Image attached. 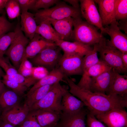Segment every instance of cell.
Instances as JSON below:
<instances>
[{"mask_svg": "<svg viewBox=\"0 0 127 127\" xmlns=\"http://www.w3.org/2000/svg\"><path fill=\"white\" fill-rule=\"evenodd\" d=\"M49 20L54 29L60 36L61 40L70 41H72L73 18L69 17L63 19Z\"/></svg>", "mask_w": 127, "mask_h": 127, "instance_id": "ac0fdd59", "label": "cell"}, {"mask_svg": "<svg viewBox=\"0 0 127 127\" xmlns=\"http://www.w3.org/2000/svg\"><path fill=\"white\" fill-rule=\"evenodd\" d=\"M64 1L71 5V6L74 8L76 9H80V5L79 4V0H64Z\"/></svg>", "mask_w": 127, "mask_h": 127, "instance_id": "7bdbcfd3", "label": "cell"}, {"mask_svg": "<svg viewBox=\"0 0 127 127\" xmlns=\"http://www.w3.org/2000/svg\"><path fill=\"white\" fill-rule=\"evenodd\" d=\"M36 33L51 43H55L57 40H61L60 36L48 20L42 21L37 25Z\"/></svg>", "mask_w": 127, "mask_h": 127, "instance_id": "d4e9b609", "label": "cell"}, {"mask_svg": "<svg viewBox=\"0 0 127 127\" xmlns=\"http://www.w3.org/2000/svg\"><path fill=\"white\" fill-rule=\"evenodd\" d=\"M118 27L120 30H123L127 33V19L119 20L118 22Z\"/></svg>", "mask_w": 127, "mask_h": 127, "instance_id": "b9f144b4", "label": "cell"}, {"mask_svg": "<svg viewBox=\"0 0 127 127\" xmlns=\"http://www.w3.org/2000/svg\"></svg>", "mask_w": 127, "mask_h": 127, "instance_id": "f907efd6", "label": "cell"}, {"mask_svg": "<svg viewBox=\"0 0 127 127\" xmlns=\"http://www.w3.org/2000/svg\"><path fill=\"white\" fill-rule=\"evenodd\" d=\"M64 76L58 67H56L36 83L30 89L27 95L30 94L41 87L47 85H52L57 82H60L63 80Z\"/></svg>", "mask_w": 127, "mask_h": 127, "instance_id": "cb8c5ba5", "label": "cell"}, {"mask_svg": "<svg viewBox=\"0 0 127 127\" xmlns=\"http://www.w3.org/2000/svg\"><path fill=\"white\" fill-rule=\"evenodd\" d=\"M60 1L58 0H36L32 10L37 11L41 8L47 9Z\"/></svg>", "mask_w": 127, "mask_h": 127, "instance_id": "8d00e7d4", "label": "cell"}, {"mask_svg": "<svg viewBox=\"0 0 127 127\" xmlns=\"http://www.w3.org/2000/svg\"><path fill=\"white\" fill-rule=\"evenodd\" d=\"M36 0H16L18 3L21 12L28 11V9H33Z\"/></svg>", "mask_w": 127, "mask_h": 127, "instance_id": "60d3db41", "label": "cell"}, {"mask_svg": "<svg viewBox=\"0 0 127 127\" xmlns=\"http://www.w3.org/2000/svg\"><path fill=\"white\" fill-rule=\"evenodd\" d=\"M110 85L106 93L108 95L127 96V76L120 75L115 69Z\"/></svg>", "mask_w": 127, "mask_h": 127, "instance_id": "e0dca14e", "label": "cell"}, {"mask_svg": "<svg viewBox=\"0 0 127 127\" xmlns=\"http://www.w3.org/2000/svg\"><path fill=\"white\" fill-rule=\"evenodd\" d=\"M14 40L5 54L11 60L14 67L18 68L24 56L26 48L30 40L24 35L18 24L15 30Z\"/></svg>", "mask_w": 127, "mask_h": 127, "instance_id": "8992f818", "label": "cell"}, {"mask_svg": "<svg viewBox=\"0 0 127 127\" xmlns=\"http://www.w3.org/2000/svg\"><path fill=\"white\" fill-rule=\"evenodd\" d=\"M84 103L73 95L67 89L63 95L61 102L62 112L74 114L84 108Z\"/></svg>", "mask_w": 127, "mask_h": 127, "instance_id": "d6986e66", "label": "cell"}, {"mask_svg": "<svg viewBox=\"0 0 127 127\" xmlns=\"http://www.w3.org/2000/svg\"><path fill=\"white\" fill-rule=\"evenodd\" d=\"M31 111L34 112L40 127H56L62 112L50 110L37 109Z\"/></svg>", "mask_w": 127, "mask_h": 127, "instance_id": "2e32d148", "label": "cell"}, {"mask_svg": "<svg viewBox=\"0 0 127 127\" xmlns=\"http://www.w3.org/2000/svg\"><path fill=\"white\" fill-rule=\"evenodd\" d=\"M49 72L47 69L42 66L33 67L32 77L38 81L46 76Z\"/></svg>", "mask_w": 127, "mask_h": 127, "instance_id": "f35d334b", "label": "cell"}, {"mask_svg": "<svg viewBox=\"0 0 127 127\" xmlns=\"http://www.w3.org/2000/svg\"><path fill=\"white\" fill-rule=\"evenodd\" d=\"M1 113H2V111H1L0 108V116H1Z\"/></svg>", "mask_w": 127, "mask_h": 127, "instance_id": "681fc988", "label": "cell"}, {"mask_svg": "<svg viewBox=\"0 0 127 127\" xmlns=\"http://www.w3.org/2000/svg\"><path fill=\"white\" fill-rule=\"evenodd\" d=\"M64 77V81L69 87V92L82 101L87 107L89 112L95 116L114 108L127 107V96L93 92L79 87L68 77L65 76Z\"/></svg>", "mask_w": 127, "mask_h": 127, "instance_id": "6da1fadb", "label": "cell"}, {"mask_svg": "<svg viewBox=\"0 0 127 127\" xmlns=\"http://www.w3.org/2000/svg\"><path fill=\"white\" fill-rule=\"evenodd\" d=\"M61 49L56 44L48 47L33 58V63L44 67L50 71L57 67L62 55Z\"/></svg>", "mask_w": 127, "mask_h": 127, "instance_id": "52a82bcc", "label": "cell"}, {"mask_svg": "<svg viewBox=\"0 0 127 127\" xmlns=\"http://www.w3.org/2000/svg\"><path fill=\"white\" fill-rule=\"evenodd\" d=\"M24 55L17 71L18 73L26 77H32L33 67L31 63Z\"/></svg>", "mask_w": 127, "mask_h": 127, "instance_id": "d6a6232c", "label": "cell"}, {"mask_svg": "<svg viewBox=\"0 0 127 127\" xmlns=\"http://www.w3.org/2000/svg\"><path fill=\"white\" fill-rule=\"evenodd\" d=\"M52 85H47L41 87L30 94L26 95L24 103L29 108L41 99L48 91Z\"/></svg>", "mask_w": 127, "mask_h": 127, "instance_id": "4316f807", "label": "cell"}, {"mask_svg": "<svg viewBox=\"0 0 127 127\" xmlns=\"http://www.w3.org/2000/svg\"><path fill=\"white\" fill-rule=\"evenodd\" d=\"M60 82L52 86L44 96L29 108V111L37 109L50 110L61 111V102L63 94L67 89Z\"/></svg>", "mask_w": 127, "mask_h": 127, "instance_id": "277c9868", "label": "cell"}, {"mask_svg": "<svg viewBox=\"0 0 127 127\" xmlns=\"http://www.w3.org/2000/svg\"><path fill=\"white\" fill-rule=\"evenodd\" d=\"M87 113L84 108L74 114L62 112L60 119L56 127H86L85 118Z\"/></svg>", "mask_w": 127, "mask_h": 127, "instance_id": "9a60e30c", "label": "cell"}, {"mask_svg": "<svg viewBox=\"0 0 127 127\" xmlns=\"http://www.w3.org/2000/svg\"><path fill=\"white\" fill-rule=\"evenodd\" d=\"M21 15L20 29L30 40L36 33L37 25L34 15L28 11L22 12Z\"/></svg>", "mask_w": 127, "mask_h": 127, "instance_id": "603a6c76", "label": "cell"}, {"mask_svg": "<svg viewBox=\"0 0 127 127\" xmlns=\"http://www.w3.org/2000/svg\"><path fill=\"white\" fill-rule=\"evenodd\" d=\"M121 58L125 67L127 69V52H122Z\"/></svg>", "mask_w": 127, "mask_h": 127, "instance_id": "ee69618b", "label": "cell"}, {"mask_svg": "<svg viewBox=\"0 0 127 127\" xmlns=\"http://www.w3.org/2000/svg\"><path fill=\"white\" fill-rule=\"evenodd\" d=\"M113 75L111 68L96 77L90 78L88 90L93 92L106 94L111 83Z\"/></svg>", "mask_w": 127, "mask_h": 127, "instance_id": "4fadbf2b", "label": "cell"}, {"mask_svg": "<svg viewBox=\"0 0 127 127\" xmlns=\"http://www.w3.org/2000/svg\"><path fill=\"white\" fill-rule=\"evenodd\" d=\"M5 75L0 67V79H1L2 77H3Z\"/></svg>", "mask_w": 127, "mask_h": 127, "instance_id": "c3c4849f", "label": "cell"}, {"mask_svg": "<svg viewBox=\"0 0 127 127\" xmlns=\"http://www.w3.org/2000/svg\"><path fill=\"white\" fill-rule=\"evenodd\" d=\"M15 32H10L0 37V57H3L14 39Z\"/></svg>", "mask_w": 127, "mask_h": 127, "instance_id": "f546056e", "label": "cell"}, {"mask_svg": "<svg viewBox=\"0 0 127 127\" xmlns=\"http://www.w3.org/2000/svg\"><path fill=\"white\" fill-rule=\"evenodd\" d=\"M5 8L8 17L10 19L17 17L20 15V9L16 0H8Z\"/></svg>", "mask_w": 127, "mask_h": 127, "instance_id": "4dcf8cb0", "label": "cell"}, {"mask_svg": "<svg viewBox=\"0 0 127 127\" xmlns=\"http://www.w3.org/2000/svg\"><path fill=\"white\" fill-rule=\"evenodd\" d=\"M20 126V127H40L32 111H29L26 118Z\"/></svg>", "mask_w": 127, "mask_h": 127, "instance_id": "e575fe53", "label": "cell"}, {"mask_svg": "<svg viewBox=\"0 0 127 127\" xmlns=\"http://www.w3.org/2000/svg\"><path fill=\"white\" fill-rule=\"evenodd\" d=\"M29 111V108L25 103H19L12 108L2 112L0 119L8 123L14 127L20 125Z\"/></svg>", "mask_w": 127, "mask_h": 127, "instance_id": "8fae6325", "label": "cell"}, {"mask_svg": "<svg viewBox=\"0 0 127 127\" xmlns=\"http://www.w3.org/2000/svg\"><path fill=\"white\" fill-rule=\"evenodd\" d=\"M0 127H14L10 124L7 122L0 120Z\"/></svg>", "mask_w": 127, "mask_h": 127, "instance_id": "bcb514c9", "label": "cell"}, {"mask_svg": "<svg viewBox=\"0 0 127 127\" xmlns=\"http://www.w3.org/2000/svg\"><path fill=\"white\" fill-rule=\"evenodd\" d=\"M20 96L12 90H5L0 95V108L2 112L20 103Z\"/></svg>", "mask_w": 127, "mask_h": 127, "instance_id": "484cf974", "label": "cell"}, {"mask_svg": "<svg viewBox=\"0 0 127 127\" xmlns=\"http://www.w3.org/2000/svg\"><path fill=\"white\" fill-rule=\"evenodd\" d=\"M2 81L4 85L20 97L24 95L28 88L25 86L8 80L3 79Z\"/></svg>", "mask_w": 127, "mask_h": 127, "instance_id": "836d02e7", "label": "cell"}, {"mask_svg": "<svg viewBox=\"0 0 127 127\" xmlns=\"http://www.w3.org/2000/svg\"><path fill=\"white\" fill-rule=\"evenodd\" d=\"M64 52L72 53L83 57L93 49V46L85 45L78 42L58 40L55 42Z\"/></svg>", "mask_w": 127, "mask_h": 127, "instance_id": "7402d4cb", "label": "cell"}, {"mask_svg": "<svg viewBox=\"0 0 127 127\" xmlns=\"http://www.w3.org/2000/svg\"><path fill=\"white\" fill-rule=\"evenodd\" d=\"M79 1L81 16L87 23L99 29L102 34L105 33L104 28L102 25L100 15L94 0H80Z\"/></svg>", "mask_w": 127, "mask_h": 127, "instance_id": "9c48e42d", "label": "cell"}, {"mask_svg": "<svg viewBox=\"0 0 127 127\" xmlns=\"http://www.w3.org/2000/svg\"><path fill=\"white\" fill-rule=\"evenodd\" d=\"M36 24L52 20H58L70 17L73 18L81 17L80 9L75 8L60 1L52 8L38 10L34 14Z\"/></svg>", "mask_w": 127, "mask_h": 127, "instance_id": "3957f363", "label": "cell"}, {"mask_svg": "<svg viewBox=\"0 0 127 127\" xmlns=\"http://www.w3.org/2000/svg\"><path fill=\"white\" fill-rule=\"evenodd\" d=\"M83 57L74 54L64 52L57 67L65 75L68 77L74 75H82Z\"/></svg>", "mask_w": 127, "mask_h": 127, "instance_id": "ba28073f", "label": "cell"}, {"mask_svg": "<svg viewBox=\"0 0 127 127\" xmlns=\"http://www.w3.org/2000/svg\"><path fill=\"white\" fill-rule=\"evenodd\" d=\"M115 16L117 21L127 19V0H117L115 8Z\"/></svg>", "mask_w": 127, "mask_h": 127, "instance_id": "1f68e13d", "label": "cell"}, {"mask_svg": "<svg viewBox=\"0 0 127 127\" xmlns=\"http://www.w3.org/2000/svg\"><path fill=\"white\" fill-rule=\"evenodd\" d=\"M12 26V23L7 19L5 14L0 16V37L8 32Z\"/></svg>", "mask_w": 127, "mask_h": 127, "instance_id": "74e56055", "label": "cell"}, {"mask_svg": "<svg viewBox=\"0 0 127 127\" xmlns=\"http://www.w3.org/2000/svg\"><path fill=\"white\" fill-rule=\"evenodd\" d=\"M86 116L87 123L88 127H106L95 116L90 114L88 112Z\"/></svg>", "mask_w": 127, "mask_h": 127, "instance_id": "ab89813d", "label": "cell"}, {"mask_svg": "<svg viewBox=\"0 0 127 127\" xmlns=\"http://www.w3.org/2000/svg\"><path fill=\"white\" fill-rule=\"evenodd\" d=\"M106 40L105 38L96 44L100 56V60L119 73L126 74L127 69L124 66L121 58L122 52L107 44Z\"/></svg>", "mask_w": 127, "mask_h": 127, "instance_id": "5b68a950", "label": "cell"}, {"mask_svg": "<svg viewBox=\"0 0 127 127\" xmlns=\"http://www.w3.org/2000/svg\"><path fill=\"white\" fill-rule=\"evenodd\" d=\"M3 79L17 83L29 87L38 81L32 77H25L18 73L11 75L5 74Z\"/></svg>", "mask_w": 127, "mask_h": 127, "instance_id": "83f0119b", "label": "cell"}, {"mask_svg": "<svg viewBox=\"0 0 127 127\" xmlns=\"http://www.w3.org/2000/svg\"><path fill=\"white\" fill-rule=\"evenodd\" d=\"M8 59V57L7 58L4 57H0V67L4 69L7 75H11L18 73L17 71L10 63Z\"/></svg>", "mask_w": 127, "mask_h": 127, "instance_id": "d590c367", "label": "cell"}, {"mask_svg": "<svg viewBox=\"0 0 127 127\" xmlns=\"http://www.w3.org/2000/svg\"><path fill=\"white\" fill-rule=\"evenodd\" d=\"M56 44L55 43L49 42L36 33L27 46L24 55L27 58H33L44 49Z\"/></svg>", "mask_w": 127, "mask_h": 127, "instance_id": "44dd1931", "label": "cell"}, {"mask_svg": "<svg viewBox=\"0 0 127 127\" xmlns=\"http://www.w3.org/2000/svg\"><path fill=\"white\" fill-rule=\"evenodd\" d=\"M5 90V85L0 79V95Z\"/></svg>", "mask_w": 127, "mask_h": 127, "instance_id": "7dc6e473", "label": "cell"}, {"mask_svg": "<svg viewBox=\"0 0 127 127\" xmlns=\"http://www.w3.org/2000/svg\"><path fill=\"white\" fill-rule=\"evenodd\" d=\"M99 7V14L103 26L117 22L115 16L117 0H94Z\"/></svg>", "mask_w": 127, "mask_h": 127, "instance_id": "5bb4252c", "label": "cell"}, {"mask_svg": "<svg viewBox=\"0 0 127 127\" xmlns=\"http://www.w3.org/2000/svg\"><path fill=\"white\" fill-rule=\"evenodd\" d=\"M111 68L104 62L99 60L98 62L83 73L82 77L77 85L81 88L88 90V83L90 78L98 76Z\"/></svg>", "mask_w": 127, "mask_h": 127, "instance_id": "ffe728a7", "label": "cell"}, {"mask_svg": "<svg viewBox=\"0 0 127 127\" xmlns=\"http://www.w3.org/2000/svg\"><path fill=\"white\" fill-rule=\"evenodd\" d=\"M8 0H0V13L3 11Z\"/></svg>", "mask_w": 127, "mask_h": 127, "instance_id": "f6af8a7d", "label": "cell"}, {"mask_svg": "<svg viewBox=\"0 0 127 127\" xmlns=\"http://www.w3.org/2000/svg\"><path fill=\"white\" fill-rule=\"evenodd\" d=\"M72 41L93 46L105 38L97 28L83 20L81 17L73 18Z\"/></svg>", "mask_w": 127, "mask_h": 127, "instance_id": "7a4b0ae2", "label": "cell"}, {"mask_svg": "<svg viewBox=\"0 0 127 127\" xmlns=\"http://www.w3.org/2000/svg\"><path fill=\"white\" fill-rule=\"evenodd\" d=\"M118 22L104 27L105 33L110 36L111 39L106 40L107 44L122 52H127V36L122 33L118 26Z\"/></svg>", "mask_w": 127, "mask_h": 127, "instance_id": "7c38bea8", "label": "cell"}, {"mask_svg": "<svg viewBox=\"0 0 127 127\" xmlns=\"http://www.w3.org/2000/svg\"><path fill=\"white\" fill-rule=\"evenodd\" d=\"M95 116L108 127H127V112L123 108H114Z\"/></svg>", "mask_w": 127, "mask_h": 127, "instance_id": "30bf717a", "label": "cell"}, {"mask_svg": "<svg viewBox=\"0 0 127 127\" xmlns=\"http://www.w3.org/2000/svg\"><path fill=\"white\" fill-rule=\"evenodd\" d=\"M97 52L96 44L93 46L92 50L83 57L82 63L83 73L99 61V60L97 55Z\"/></svg>", "mask_w": 127, "mask_h": 127, "instance_id": "f1b7e54d", "label": "cell"}]
</instances>
